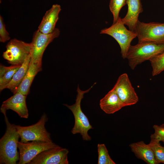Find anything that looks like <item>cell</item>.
Wrapping results in <instances>:
<instances>
[{"label":"cell","instance_id":"ac0fdd59","mask_svg":"<svg viewBox=\"0 0 164 164\" xmlns=\"http://www.w3.org/2000/svg\"><path fill=\"white\" fill-rule=\"evenodd\" d=\"M31 60L30 55L28 56L19 69L13 75L6 88L8 89L13 94L15 93L22 81L27 71Z\"/></svg>","mask_w":164,"mask_h":164},{"label":"cell","instance_id":"d4e9b609","mask_svg":"<svg viewBox=\"0 0 164 164\" xmlns=\"http://www.w3.org/2000/svg\"><path fill=\"white\" fill-rule=\"evenodd\" d=\"M10 39L9 33L7 31L3 19L1 15L0 16V41L5 43Z\"/></svg>","mask_w":164,"mask_h":164},{"label":"cell","instance_id":"d6986e66","mask_svg":"<svg viewBox=\"0 0 164 164\" xmlns=\"http://www.w3.org/2000/svg\"><path fill=\"white\" fill-rule=\"evenodd\" d=\"M21 65H12L5 66L2 64L0 66V90L2 91L6 88L11 81L15 73Z\"/></svg>","mask_w":164,"mask_h":164},{"label":"cell","instance_id":"5b68a950","mask_svg":"<svg viewBox=\"0 0 164 164\" xmlns=\"http://www.w3.org/2000/svg\"><path fill=\"white\" fill-rule=\"evenodd\" d=\"M100 33L108 35L117 41L120 46L121 56L123 59L126 58L132 41L137 37V34L134 32L126 28L120 17L111 26L102 29Z\"/></svg>","mask_w":164,"mask_h":164},{"label":"cell","instance_id":"9a60e30c","mask_svg":"<svg viewBox=\"0 0 164 164\" xmlns=\"http://www.w3.org/2000/svg\"><path fill=\"white\" fill-rule=\"evenodd\" d=\"M99 105L101 109L108 114H114L124 107L113 88L101 99Z\"/></svg>","mask_w":164,"mask_h":164},{"label":"cell","instance_id":"30bf717a","mask_svg":"<svg viewBox=\"0 0 164 164\" xmlns=\"http://www.w3.org/2000/svg\"><path fill=\"white\" fill-rule=\"evenodd\" d=\"M113 88L124 107L135 104L138 101V97L126 73L119 77Z\"/></svg>","mask_w":164,"mask_h":164},{"label":"cell","instance_id":"cb8c5ba5","mask_svg":"<svg viewBox=\"0 0 164 164\" xmlns=\"http://www.w3.org/2000/svg\"><path fill=\"white\" fill-rule=\"evenodd\" d=\"M153 128L154 132L151 135V139L162 142L164 143V124L160 125H154Z\"/></svg>","mask_w":164,"mask_h":164},{"label":"cell","instance_id":"e0dca14e","mask_svg":"<svg viewBox=\"0 0 164 164\" xmlns=\"http://www.w3.org/2000/svg\"><path fill=\"white\" fill-rule=\"evenodd\" d=\"M42 70V64L35 63L30 61L26 74L16 92H19L27 96L35 76Z\"/></svg>","mask_w":164,"mask_h":164},{"label":"cell","instance_id":"277c9868","mask_svg":"<svg viewBox=\"0 0 164 164\" xmlns=\"http://www.w3.org/2000/svg\"><path fill=\"white\" fill-rule=\"evenodd\" d=\"M48 120L47 115L44 113L38 121L35 124L27 126L15 125L21 138L20 142L23 143L33 141L53 142L50 133L45 127Z\"/></svg>","mask_w":164,"mask_h":164},{"label":"cell","instance_id":"4fadbf2b","mask_svg":"<svg viewBox=\"0 0 164 164\" xmlns=\"http://www.w3.org/2000/svg\"><path fill=\"white\" fill-rule=\"evenodd\" d=\"M61 10V6L59 5H53L45 13L38 30L44 34H49L53 32L56 28L55 25L58 20L59 15Z\"/></svg>","mask_w":164,"mask_h":164},{"label":"cell","instance_id":"44dd1931","mask_svg":"<svg viewBox=\"0 0 164 164\" xmlns=\"http://www.w3.org/2000/svg\"><path fill=\"white\" fill-rule=\"evenodd\" d=\"M149 144L153 151L157 164H164V146L161 145L160 142L152 139Z\"/></svg>","mask_w":164,"mask_h":164},{"label":"cell","instance_id":"8fae6325","mask_svg":"<svg viewBox=\"0 0 164 164\" xmlns=\"http://www.w3.org/2000/svg\"><path fill=\"white\" fill-rule=\"evenodd\" d=\"M68 150L60 146L42 152L28 164H68Z\"/></svg>","mask_w":164,"mask_h":164},{"label":"cell","instance_id":"9c48e42d","mask_svg":"<svg viewBox=\"0 0 164 164\" xmlns=\"http://www.w3.org/2000/svg\"><path fill=\"white\" fill-rule=\"evenodd\" d=\"M53 142H46L33 141L26 143L19 142V164H28L35 157L43 151L58 146Z\"/></svg>","mask_w":164,"mask_h":164},{"label":"cell","instance_id":"3957f363","mask_svg":"<svg viewBox=\"0 0 164 164\" xmlns=\"http://www.w3.org/2000/svg\"><path fill=\"white\" fill-rule=\"evenodd\" d=\"M94 85L85 91L81 90L78 85L77 90V94L75 103L72 105L63 104L72 111L74 116V124L71 131V133L73 134H80L83 139L86 141L91 140V138L88 135V132L93 128L90 124L87 116L82 110L81 102L84 94L88 92Z\"/></svg>","mask_w":164,"mask_h":164},{"label":"cell","instance_id":"8992f818","mask_svg":"<svg viewBox=\"0 0 164 164\" xmlns=\"http://www.w3.org/2000/svg\"><path fill=\"white\" fill-rule=\"evenodd\" d=\"M134 32L137 34L138 43H164V23H145L138 20Z\"/></svg>","mask_w":164,"mask_h":164},{"label":"cell","instance_id":"ba28073f","mask_svg":"<svg viewBox=\"0 0 164 164\" xmlns=\"http://www.w3.org/2000/svg\"><path fill=\"white\" fill-rule=\"evenodd\" d=\"M60 34L58 28H55L52 33L44 34L38 30L34 33L31 43L32 49L30 61L34 63L42 64V59L44 51L49 44Z\"/></svg>","mask_w":164,"mask_h":164},{"label":"cell","instance_id":"ffe728a7","mask_svg":"<svg viewBox=\"0 0 164 164\" xmlns=\"http://www.w3.org/2000/svg\"><path fill=\"white\" fill-rule=\"evenodd\" d=\"M149 61L152 68V76L158 75L164 70V51Z\"/></svg>","mask_w":164,"mask_h":164},{"label":"cell","instance_id":"52a82bcc","mask_svg":"<svg viewBox=\"0 0 164 164\" xmlns=\"http://www.w3.org/2000/svg\"><path fill=\"white\" fill-rule=\"evenodd\" d=\"M2 56L11 65H22L30 55L32 45L15 39L10 40L6 46Z\"/></svg>","mask_w":164,"mask_h":164},{"label":"cell","instance_id":"7c38bea8","mask_svg":"<svg viewBox=\"0 0 164 164\" xmlns=\"http://www.w3.org/2000/svg\"><path fill=\"white\" fill-rule=\"evenodd\" d=\"M13 95L3 101L0 108V111L3 114L6 111L11 110L16 113L22 118H27L28 111L26 102V96L19 92H17Z\"/></svg>","mask_w":164,"mask_h":164},{"label":"cell","instance_id":"6da1fadb","mask_svg":"<svg viewBox=\"0 0 164 164\" xmlns=\"http://www.w3.org/2000/svg\"><path fill=\"white\" fill-rule=\"evenodd\" d=\"M6 125L5 133L0 139V163L16 164L19 159L17 151L20 135L14 124L9 121L6 114H3Z\"/></svg>","mask_w":164,"mask_h":164},{"label":"cell","instance_id":"7402d4cb","mask_svg":"<svg viewBox=\"0 0 164 164\" xmlns=\"http://www.w3.org/2000/svg\"><path fill=\"white\" fill-rule=\"evenodd\" d=\"M97 151L98 164H115L109 155L108 150L104 144H98Z\"/></svg>","mask_w":164,"mask_h":164},{"label":"cell","instance_id":"2e32d148","mask_svg":"<svg viewBox=\"0 0 164 164\" xmlns=\"http://www.w3.org/2000/svg\"><path fill=\"white\" fill-rule=\"evenodd\" d=\"M129 146L135 156L148 164H157L153 151L149 144L143 141L131 143Z\"/></svg>","mask_w":164,"mask_h":164},{"label":"cell","instance_id":"603a6c76","mask_svg":"<svg viewBox=\"0 0 164 164\" xmlns=\"http://www.w3.org/2000/svg\"><path fill=\"white\" fill-rule=\"evenodd\" d=\"M126 2L127 0H110L109 7L113 15V23L118 20L120 11L126 4Z\"/></svg>","mask_w":164,"mask_h":164},{"label":"cell","instance_id":"7a4b0ae2","mask_svg":"<svg viewBox=\"0 0 164 164\" xmlns=\"http://www.w3.org/2000/svg\"><path fill=\"white\" fill-rule=\"evenodd\" d=\"M164 51V43L145 42L131 45L126 58L129 66L134 70L138 65L150 60Z\"/></svg>","mask_w":164,"mask_h":164},{"label":"cell","instance_id":"5bb4252c","mask_svg":"<svg viewBox=\"0 0 164 164\" xmlns=\"http://www.w3.org/2000/svg\"><path fill=\"white\" fill-rule=\"evenodd\" d=\"M128 5L127 14L121 20L125 25L128 27L129 30L134 32L138 21L140 13L143 11L141 0H127Z\"/></svg>","mask_w":164,"mask_h":164}]
</instances>
